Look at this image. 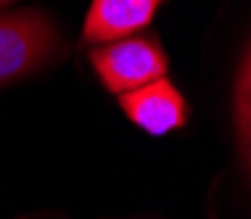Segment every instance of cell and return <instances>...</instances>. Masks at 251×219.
<instances>
[{"label":"cell","mask_w":251,"mask_h":219,"mask_svg":"<svg viewBox=\"0 0 251 219\" xmlns=\"http://www.w3.org/2000/svg\"><path fill=\"white\" fill-rule=\"evenodd\" d=\"M98 79L111 93L125 95L167 77V56L153 37H122L90 50Z\"/></svg>","instance_id":"1"},{"label":"cell","mask_w":251,"mask_h":219,"mask_svg":"<svg viewBox=\"0 0 251 219\" xmlns=\"http://www.w3.org/2000/svg\"><path fill=\"white\" fill-rule=\"evenodd\" d=\"M56 45L50 22L37 11L0 13V85L35 72Z\"/></svg>","instance_id":"2"},{"label":"cell","mask_w":251,"mask_h":219,"mask_svg":"<svg viewBox=\"0 0 251 219\" xmlns=\"http://www.w3.org/2000/svg\"><path fill=\"white\" fill-rule=\"evenodd\" d=\"M119 106L148 135H167L180 129L188 119L185 98L167 77L119 95Z\"/></svg>","instance_id":"3"},{"label":"cell","mask_w":251,"mask_h":219,"mask_svg":"<svg viewBox=\"0 0 251 219\" xmlns=\"http://www.w3.org/2000/svg\"><path fill=\"white\" fill-rule=\"evenodd\" d=\"M161 0H93L82 37L87 43H114L146 29L156 16Z\"/></svg>","instance_id":"4"},{"label":"cell","mask_w":251,"mask_h":219,"mask_svg":"<svg viewBox=\"0 0 251 219\" xmlns=\"http://www.w3.org/2000/svg\"><path fill=\"white\" fill-rule=\"evenodd\" d=\"M235 124H238L243 159L251 169V43L241 61L238 79H235Z\"/></svg>","instance_id":"5"},{"label":"cell","mask_w":251,"mask_h":219,"mask_svg":"<svg viewBox=\"0 0 251 219\" xmlns=\"http://www.w3.org/2000/svg\"><path fill=\"white\" fill-rule=\"evenodd\" d=\"M5 3H11V0H0V5H5Z\"/></svg>","instance_id":"6"}]
</instances>
